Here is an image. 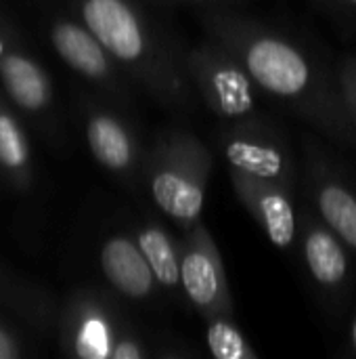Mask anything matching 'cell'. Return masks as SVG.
Listing matches in <instances>:
<instances>
[{"instance_id": "1", "label": "cell", "mask_w": 356, "mask_h": 359, "mask_svg": "<svg viewBox=\"0 0 356 359\" xmlns=\"http://www.w3.org/2000/svg\"><path fill=\"white\" fill-rule=\"evenodd\" d=\"M201 25L248 69L260 90L279 99L334 141L356 143L336 72H327L298 42L229 6H204Z\"/></svg>"}, {"instance_id": "2", "label": "cell", "mask_w": 356, "mask_h": 359, "mask_svg": "<svg viewBox=\"0 0 356 359\" xmlns=\"http://www.w3.org/2000/svg\"><path fill=\"white\" fill-rule=\"evenodd\" d=\"M82 17L109 55L132 69L164 107H195L197 93L185 67V53L130 0H84Z\"/></svg>"}, {"instance_id": "3", "label": "cell", "mask_w": 356, "mask_h": 359, "mask_svg": "<svg viewBox=\"0 0 356 359\" xmlns=\"http://www.w3.org/2000/svg\"><path fill=\"white\" fill-rule=\"evenodd\" d=\"M214 156L185 128H164L145 154L143 181L157 210L183 231L201 221Z\"/></svg>"}, {"instance_id": "4", "label": "cell", "mask_w": 356, "mask_h": 359, "mask_svg": "<svg viewBox=\"0 0 356 359\" xmlns=\"http://www.w3.org/2000/svg\"><path fill=\"white\" fill-rule=\"evenodd\" d=\"M185 67L197 99L227 122L258 114V84L248 69L214 38L185 50Z\"/></svg>"}, {"instance_id": "5", "label": "cell", "mask_w": 356, "mask_h": 359, "mask_svg": "<svg viewBox=\"0 0 356 359\" xmlns=\"http://www.w3.org/2000/svg\"><path fill=\"white\" fill-rule=\"evenodd\" d=\"M218 147L229 170L296 187V166L283 135L262 116L229 122L218 135Z\"/></svg>"}, {"instance_id": "6", "label": "cell", "mask_w": 356, "mask_h": 359, "mask_svg": "<svg viewBox=\"0 0 356 359\" xmlns=\"http://www.w3.org/2000/svg\"><path fill=\"white\" fill-rule=\"evenodd\" d=\"M180 240V280L187 303L206 322L214 316H235L222 255L199 221L185 229Z\"/></svg>"}, {"instance_id": "7", "label": "cell", "mask_w": 356, "mask_h": 359, "mask_svg": "<svg viewBox=\"0 0 356 359\" xmlns=\"http://www.w3.org/2000/svg\"><path fill=\"white\" fill-rule=\"evenodd\" d=\"M298 240L306 271L317 290L329 301H340L353 280L350 248L313 206H304L298 212Z\"/></svg>"}, {"instance_id": "8", "label": "cell", "mask_w": 356, "mask_h": 359, "mask_svg": "<svg viewBox=\"0 0 356 359\" xmlns=\"http://www.w3.org/2000/svg\"><path fill=\"white\" fill-rule=\"evenodd\" d=\"M304 168L311 206L356 255V187L317 143L306 145Z\"/></svg>"}, {"instance_id": "9", "label": "cell", "mask_w": 356, "mask_h": 359, "mask_svg": "<svg viewBox=\"0 0 356 359\" xmlns=\"http://www.w3.org/2000/svg\"><path fill=\"white\" fill-rule=\"evenodd\" d=\"M233 189L264 236L279 250H294L298 244V210L294 187L241 170H229Z\"/></svg>"}, {"instance_id": "10", "label": "cell", "mask_w": 356, "mask_h": 359, "mask_svg": "<svg viewBox=\"0 0 356 359\" xmlns=\"http://www.w3.org/2000/svg\"><path fill=\"white\" fill-rule=\"evenodd\" d=\"M101 267L109 284L132 301H149L159 290L143 250L130 236H113L103 244Z\"/></svg>"}, {"instance_id": "11", "label": "cell", "mask_w": 356, "mask_h": 359, "mask_svg": "<svg viewBox=\"0 0 356 359\" xmlns=\"http://www.w3.org/2000/svg\"><path fill=\"white\" fill-rule=\"evenodd\" d=\"M86 137L92 156L105 168L126 177L138 170L143 175L145 154L141 149V143L136 141L128 124H124L120 118L105 111L94 114L88 120Z\"/></svg>"}, {"instance_id": "12", "label": "cell", "mask_w": 356, "mask_h": 359, "mask_svg": "<svg viewBox=\"0 0 356 359\" xmlns=\"http://www.w3.org/2000/svg\"><path fill=\"white\" fill-rule=\"evenodd\" d=\"M134 240L143 250L159 288L170 299L183 301L185 290L180 280V240H176L172 231L155 219L141 223Z\"/></svg>"}, {"instance_id": "13", "label": "cell", "mask_w": 356, "mask_h": 359, "mask_svg": "<svg viewBox=\"0 0 356 359\" xmlns=\"http://www.w3.org/2000/svg\"><path fill=\"white\" fill-rule=\"evenodd\" d=\"M52 42L57 53L80 74L90 80H107L113 74L111 55L101 44V40L78 23H59L52 32Z\"/></svg>"}, {"instance_id": "14", "label": "cell", "mask_w": 356, "mask_h": 359, "mask_svg": "<svg viewBox=\"0 0 356 359\" xmlns=\"http://www.w3.org/2000/svg\"><path fill=\"white\" fill-rule=\"evenodd\" d=\"M2 80L10 97L27 109H38L48 99L46 78L31 61L23 57L15 55L2 63Z\"/></svg>"}, {"instance_id": "15", "label": "cell", "mask_w": 356, "mask_h": 359, "mask_svg": "<svg viewBox=\"0 0 356 359\" xmlns=\"http://www.w3.org/2000/svg\"><path fill=\"white\" fill-rule=\"evenodd\" d=\"M115 332L109 318L97 309L88 307L73 334V351L84 359H107L115 347Z\"/></svg>"}, {"instance_id": "16", "label": "cell", "mask_w": 356, "mask_h": 359, "mask_svg": "<svg viewBox=\"0 0 356 359\" xmlns=\"http://www.w3.org/2000/svg\"><path fill=\"white\" fill-rule=\"evenodd\" d=\"M206 343L216 359L260 358L235 324V316H214L206 320Z\"/></svg>"}, {"instance_id": "17", "label": "cell", "mask_w": 356, "mask_h": 359, "mask_svg": "<svg viewBox=\"0 0 356 359\" xmlns=\"http://www.w3.org/2000/svg\"><path fill=\"white\" fill-rule=\"evenodd\" d=\"M25 141L17 128V124L0 114V162L4 166H10V168H17L25 162Z\"/></svg>"}, {"instance_id": "18", "label": "cell", "mask_w": 356, "mask_h": 359, "mask_svg": "<svg viewBox=\"0 0 356 359\" xmlns=\"http://www.w3.org/2000/svg\"><path fill=\"white\" fill-rule=\"evenodd\" d=\"M336 80H338L344 105L348 109V116L356 128V55H348L338 63Z\"/></svg>"}, {"instance_id": "19", "label": "cell", "mask_w": 356, "mask_h": 359, "mask_svg": "<svg viewBox=\"0 0 356 359\" xmlns=\"http://www.w3.org/2000/svg\"><path fill=\"white\" fill-rule=\"evenodd\" d=\"M149 358V349L136 337H122L115 341L111 359H145Z\"/></svg>"}, {"instance_id": "20", "label": "cell", "mask_w": 356, "mask_h": 359, "mask_svg": "<svg viewBox=\"0 0 356 359\" xmlns=\"http://www.w3.org/2000/svg\"><path fill=\"white\" fill-rule=\"evenodd\" d=\"M319 6L344 21H356V0H317Z\"/></svg>"}, {"instance_id": "21", "label": "cell", "mask_w": 356, "mask_h": 359, "mask_svg": "<svg viewBox=\"0 0 356 359\" xmlns=\"http://www.w3.org/2000/svg\"><path fill=\"white\" fill-rule=\"evenodd\" d=\"M15 355H17V351H15V347H13L10 339L0 330V359L15 358Z\"/></svg>"}, {"instance_id": "22", "label": "cell", "mask_w": 356, "mask_h": 359, "mask_svg": "<svg viewBox=\"0 0 356 359\" xmlns=\"http://www.w3.org/2000/svg\"><path fill=\"white\" fill-rule=\"evenodd\" d=\"M185 2L201 4V6H233V4H239L243 0H185Z\"/></svg>"}, {"instance_id": "23", "label": "cell", "mask_w": 356, "mask_h": 359, "mask_svg": "<svg viewBox=\"0 0 356 359\" xmlns=\"http://www.w3.org/2000/svg\"><path fill=\"white\" fill-rule=\"evenodd\" d=\"M350 349L356 353V318L353 322V328H350Z\"/></svg>"}]
</instances>
